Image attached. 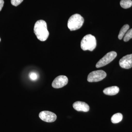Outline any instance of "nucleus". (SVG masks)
<instances>
[{
	"mask_svg": "<svg viewBox=\"0 0 132 132\" xmlns=\"http://www.w3.org/2000/svg\"><path fill=\"white\" fill-rule=\"evenodd\" d=\"M121 6L125 9L129 8L132 6L131 0H121L120 2Z\"/></svg>",
	"mask_w": 132,
	"mask_h": 132,
	"instance_id": "nucleus-13",
	"label": "nucleus"
},
{
	"mask_svg": "<svg viewBox=\"0 0 132 132\" xmlns=\"http://www.w3.org/2000/svg\"><path fill=\"white\" fill-rule=\"evenodd\" d=\"M123 116L122 114L118 113L113 114L111 118V120L112 123L116 124L119 123L123 119Z\"/></svg>",
	"mask_w": 132,
	"mask_h": 132,
	"instance_id": "nucleus-11",
	"label": "nucleus"
},
{
	"mask_svg": "<svg viewBox=\"0 0 132 132\" xmlns=\"http://www.w3.org/2000/svg\"><path fill=\"white\" fill-rule=\"evenodd\" d=\"M4 1L3 0H0V11L2 9L4 5Z\"/></svg>",
	"mask_w": 132,
	"mask_h": 132,
	"instance_id": "nucleus-17",
	"label": "nucleus"
},
{
	"mask_svg": "<svg viewBox=\"0 0 132 132\" xmlns=\"http://www.w3.org/2000/svg\"><path fill=\"white\" fill-rule=\"evenodd\" d=\"M1 41V38H0V42Z\"/></svg>",
	"mask_w": 132,
	"mask_h": 132,
	"instance_id": "nucleus-18",
	"label": "nucleus"
},
{
	"mask_svg": "<svg viewBox=\"0 0 132 132\" xmlns=\"http://www.w3.org/2000/svg\"><path fill=\"white\" fill-rule=\"evenodd\" d=\"M39 117L42 120L48 123L54 122L57 118L55 114L48 111L41 112L39 114Z\"/></svg>",
	"mask_w": 132,
	"mask_h": 132,
	"instance_id": "nucleus-6",
	"label": "nucleus"
},
{
	"mask_svg": "<svg viewBox=\"0 0 132 132\" xmlns=\"http://www.w3.org/2000/svg\"><path fill=\"white\" fill-rule=\"evenodd\" d=\"M68 81V78L65 76H59L52 82V86L55 88H61L66 86Z\"/></svg>",
	"mask_w": 132,
	"mask_h": 132,
	"instance_id": "nucleus-7",
	"label": "nucleus"
},
{
	"mask_svg": "<svg viewBox=\"0 0 132 132\" xmlns=\"http://www.w3.org/2000/svg\"><path fill=\"white\" fill-rule=\"evenodd\" d=\"M132 38V28L128 30L124 36L123 40L125 42L128 41Z\"/></svg>",
	"mask_w": 132,
	"mask_h": 132,
	"instance_id": "nucleus-14",
	"label": "nucleus"
},
{
	"mask_svg": "<svg viewBox=\"0 0 132 132\" xmlns=\"http://www.w3.org/2000/svg\"><path fill=\"white\" fill-rule=\"evenodd\" d=\"M34 32L41 41H45L49 35L48 31L46 22L43 20H39L36 22L34 27Z\"/></svg>",
	"mask_w": 132,
	"mask_h": 132,
	"instance_id": "nucleus-1",
	"label": "nucleus"
},
{
	"mask_svg": "<svg viewBox=\"0 0 132 132\" xmlns=\"http://www.w3.org/2000/svg\"><path fill=\"white\" fill-rule=\"evenodd\" d=\"M73 107L75 110L78 111L87 112L90 109L88 105L86 102H76L73 103Z\"/></svg>",
	"mask_w": 132,
	"mask_h": 132,
	"instance_id": "nucleus-9",
	"label": "nucleus"
},
{
	"mask_svg": "<svg viewBox=\"0 0 132 132\" xmlns=\"http://www.w3.org/2000/svg\"><path fill=\"white\" fill-rule=\"evenodd\" d=\"M120 66L126 69H129L132 67V54L127 55L122 57L120 60Z\"/></svg>",
	"mask_w": 132,
	"mask_h": 132,
	"instance_id": "nucleus-8",
	"label": "nucleus"
},
{
	"mask_svg": "<svg viewBox=\"0 0 132 132\" xmlns=\"http://www.w3.org/2000/svg\"><path fill=\"white\" fill-rule=\"evenodd\" d=\"M29 76L30 79L32 80H35L38 79V76L35 72H31L29 74Z\"/></svg>",
	"mask_w": 132,
	"mask_h": 132,
	"instance_id": "nucleus-16",
	"label": "nucleus"
},
{
	"mask_svg": "<svg viewBox=\"0 0 132 132\" xmlns=\"http://www.w3.org/2000/svg\"><path fill=\"white\" fill-rule=\"evenodd\" d=\"M130 28V26L128 24H126L121 28V29L119 34L118 35V38L119 39H122V38L125 36L127 31H128V29Z\"/></svg>",
	"mask_w": 132,
	"mask_h": 132,
	"instance_id": "nucleus-12",
	"label": "nucleus"
},
{
	"mask_svg": "<svg viewBox=\"0 0 132 132\" xmlns=\"http://www.w3.org/2000/svg\"><path fill=\"white\" fill-rule=\"evenodd\" d=\"M24 0H11V3L13 6H17L20 4Z\"/></svg>",
	"mask_w": 132,
	"mask_h": 132,
	"instance_id": "nucleus-15",
	"label": "nucleus"
},
{
	"mask_svg": "<svg viewBox=\"0 0 132 132\" xmlns=\"http://www.w3.org/2000/svg\"><path fill=\"white\" fill-rule=\"evenodd\" d=\"M84 19L80 15L75 14L72 15L69 19L67 26L70 31L78 30L82 27Z\"/></svg>",
	"mask_w": 132,
	"mask_h": 132,
	"instance_id": "nucleus-3",
	"label": "nucleus"
},
{
	"mask_svg": "<svg viewBox=\"0 0 132 132\" xmlns=\"http://www.w3.org/2000/svg\"><path fill=\"white\" fill-rule=\"evenodd\" d=\"M119 92V88L118 86H113L105 88L103 92L105 94L109 95H114L117 94Z\"/></svg>",
	"mask_w": 132,
	"mask_h": 132,
	"instance_id": "nucleus-10",
	"label": "nucleus"
},
{
	"mask_svg": "<svg viewBox=\"0 0 132 132\" xmlns=\"http://www.w3.org/2000/svg\"><path fill=\"white\" fill-rule=\"evenodd\" d=\"M117 53L114 51L107 53L97 62L96 65V67L99 68L106 65L115 59L117 56Z\"/></svg>",
	"mask_w": 132,
	"mask_h": 132,
	"instance_id": "nucleus-5",
	"label": "nucleus"
},
{
	"mask_svg": "<svg viewBox=\"0 0 132 132\" xmlns=\"http://www.w3.org/2000/svg\"><path fill=\"white\" fill-rule=\"evenodd\" d=\"M80 45L81 49L84 51H93L97 46L96 38L92 35H87L81 40Z\"/></svg>",
	"mask_w": 132,
	"mask_h": 132,
	"instance_id": "nucleus-2",
	"label": "nucleus"
},
{
	"mask_svg": "<svg viewBox=\"0 0 132 132\" xmlns=\"http://www.w3.org/2000/svg\"><path fill=\"white\" fill-rule=\"evenodd\" d=\"M106 76V73L103 70L93 71L88 76L87 81L89 82L100 81Z\"/></svg>",
	"mask_w": 132,
	"mask_h": 132,
	"instance_id": "nucleus-4",
	"label": "nucleus"
}]
</instances>
